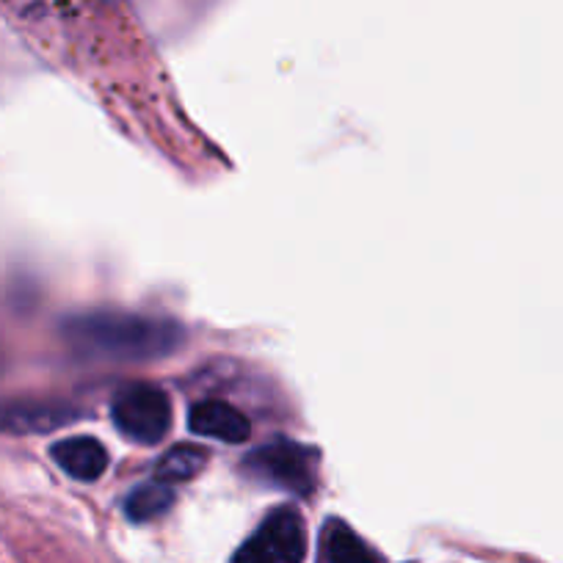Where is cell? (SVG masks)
I'll return each mask as SVG.
<instances>
[{
	"label": "cell",
	"instance_id": "7a4b0ae2",
	"mask_svg": "<svg viewBox=\"0 0 563 563\" xmlns=\"http://www.w3.org/2000/svg\"><path fill=\"white\" fill-rule=\"evenodd\" d=\"M113 426L139 445H155L172 426V404L155 384L135 382L119 389L111 404Z\"/></svg>",
	"mask_w": 563,
	"mask_h": 563
},
{
	"label": "cell",
	"instance_id": "6da1fadb",
	"mask_svg": "<svg viewBox=\"0 0 563 563\" xmlns=\"http://www.w3.org/2000/svg\"><path fill=\"white\" fill-rule=\"evenodd\" d=\"M64 334L80 354L119 362L161 360L183 343L177 323L119 310L78 312L64 321Z\"/></svg>",
	"mask_w": 563,
	"mask_h": 563
},
{
	"label": "cell",
	"instance_id": "9c48e42d",
	"mask_svg": "<svg viewBox=\"0 0 563 563\" xmlns=\"http://www.w3.org/2000/svg\"><path fill=\"white\" fill-rule=\"evenodd\" d=\"M175 503V492L164 481H150V484L135 486L133 492L124 500V511L133 522H150V519H158L161 514H166Z\"/></svg>",
	"mask_w": 563,
	"mask_h": 563
},
{
	"label": "cell",
	"instance_id": "8992f818",
	"mask_svg": "<svg viewBox=\"0 0 563 563\" xmlns=\"http://www.w3.org/2000/svg\"><path fill=\"white\" fill-rule=\"evenodd\" d=\"M188 429L199 437H213L221 442H243L252 434V426H249L246 415L238 411L235 406L224 404V400H202L191 409L188 417Z\"/></svg>",
	"mask_w": 563,
	"mask_h": 563
},
{
	"label": "cell",
	"instance_id": "277c9868",
	"mask_svg": "<svg viewBox=\"0 0 563 563\" xmlns=\"http://www.w3.org/2000/svg\"><path fill=\"white\" fill-rule=\"evenodd\" d=\"M246 467L271 486L294 495H310L316 486V453L299 442L279 440L249 453Z\"/></svg>",
	"mask_w": 563,
	"mask_h": 563
},
{
	"label": "cell",
	"instance_id": "3957f363",
	"mask_svg": "<svg viewBox=\"0 0 563 563\" xmlns=\"http://www.w3.org/2000/svg\"><path fill=\"white\" fill-rule=\"evenodd\" d=\"M305 519L296 508H279L243 541L232 563H305Z\"/></svg>",
	"mask_w": 563,
	"mask_h": 563
},
{
	"label": "cell",
	"instance_id": "30bf717a",
	"mask_svg": "<svg viewBox=\"0 0 563 563\" xmlns=\"http://www.w3.org/2000/svg\"><path fill=\"white\" fill-rule=\"evenodd\" d=\"M208 464V451L197 445H177L169 453H164L155 467V478L164 481V484H183V481H191L194 475H199Z\"/></svg>",
	"mask_w": 563,
	"mask_h": 563
},
{
	"label": "cell",
	"instance_id": "ba28073f",
	"mask_svg": "<svg viewBox=\"0 0 563 563\" xmlns=\"http://www.w3.org/2000/svg\"><path fill=\"white\" fill-rule=\"evenodd\" d=\"M323 561L327 563H382V558L343 522L323 530Z\"/></svg>",
	"mask_w": 563,
	"mask_h": 563
},
{
	"label": "cell",
	"instance_id": "52a82bcc",
	"mask_svg": "<svg viewBox=\"0 0 563 563\" xmlns=\"http://www.w3.org/2000/svg\"><path fill=\"white\" fill-rule=\"evenodd\" d=\"M51 456L69 478L97 481L108 467V453L95 437H69L51 448Z\"/></svg>",
	"mask_w": 563,
	"mask_h": 563
},
{
	"label": "cell",
	"instance_id": "5b68a950",
	"mask_svg": "<svg viewBox=\"0 0 563 563\" xmlns=\"http://www.w3.org/2000/svg\"><path fill=\"white\" fill-rule=\"evenodd\" d=\"M78 420V409L64 400L20 398L0 404V431L3 434H45Z\"/></svg>",
	"mask_w": 563,
	"mask_h": 563
}]
</instances>
